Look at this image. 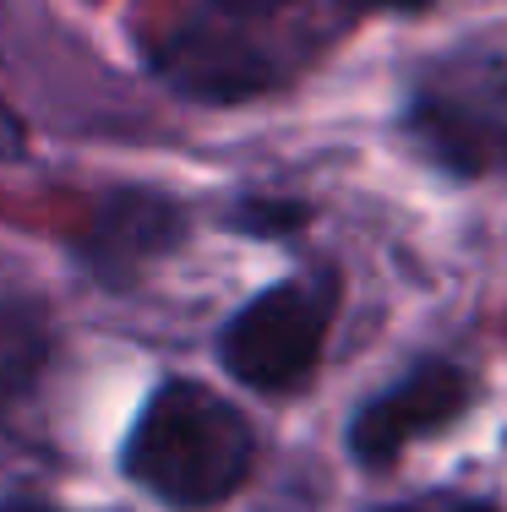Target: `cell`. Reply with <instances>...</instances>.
I'll use <instances>...</instances> for the list:
<instances>
[{"label": "cell", "instance_id": "30bf717a", "mask_svg": "<svg viewBox=\"0 0 507 512\" xmlns=\"http://www.w3.org/2000/svg\"><path fill=\"white\" fill-rule=\"evenodd\" d=\"M219 6L229 11V17H268V11L289 6V0H219Z\"/></svg>", "mask_w": 507, "mask_h": 512}, {"label": "cell", "instance_id": "7c38bea8", "mask_svg": "<svg viewBox=\"0 0 507 512\" xmlns=\"http://www.w3.org/2000/svg\"><path fill=\"white\" fill-rule=\"evenodd\" d=\"M366 6H388V11H426L431 0H366Z\"/></svg>", "mask_w": 507, "mask_h": 512}, {"label": "cell", "instance_id": "3957f363", "mask_svg": "<svg viewBox=\"0 0 507 512\" xmlns=\"http://www.w3.org/2000/svg\"><path fill=\"white\" fill-rule=\"evenodd\" d=\"M475 404V382L464 365L453 360H420L409 376H398L382 398L355 409L349 420V453L366 469H388L409 442H426L442 425H453L458 414Z\"/></svg>", "mask_w": 507, "mask_h": 512}, {"label": "cell", "instance_id": "277c9868", "mask_svg": "<svg viewBox=\"0 0 507 512\" xmlns=\"http://www.w3.org/2000/svg\"><path fill=\"white\" fill-rule=\"evenodd\" d=\"M159 71L175 93L202 104H235V99H251V93H268L279 82V60L240 28H229V22L180 28L159 50Z\"/></svg>", "mask_w": 507, "mask_h": 512}, {"label": "cell", "instance_id": "8fae6325", "mask_svg": "<svg viewBox=\"0 0 507 512\" xmlns=\"http://www.w3.org/2000/svg\"><path fill=\"white\" fill-rule=\"evenodd\" d=\"M0 153H22V131H17V120H11V109L0 104Z\"/></svg>", "mask_w": 507, "mask_h": 512}, {"label": "cell", "instance_id": "7a4b0ae2", "mask_svg": "<svg viewBox=\"0 0 507 512\" xmlns=\"http://www.w3.org/2000/svg\"><path fill=\"white\" fill-rule=\"evenodd\" d=\"M338 311V278L333 273H306L262 289L235 322L224 327L219 355L235 382L257 393H289L300 387L322 360L328 327Z\"/></svg>", "mask_w": 507, "mask_h": 512}, {"label": "cell", "instance_id": "9c48e42d", "mask_svg": "<svg viewBox=\"0 0 507 512\" xmlns=\"http://www.w3.org/2000/svg\"><path fill=\"white\" fill-rule=\"evenodd\" d=\"M371 512H502L486 496H464V491H426V496H409V502H388V507H371Z\"/></svg>", "mask_w": 507, "mask_h": 512}, {"label": "cell", "instance_id": "52a82bcc", "mask_svg": "<svg viewBox=\"0 0 507 512\" xmlns=\"http://www.w3.org/2000/svg\"><path fill=\"white\" fill-rule=\"evenodd\" d=\"M44 360H50L44 316L33 306H17V300H0V404L28 393Z\"/></svg>", "mask_w": 507, "mask_h": 512}, {"label": "cell", "instance_id": "4fadbf2b", "mask_svg": "<svg viewBox=\"0 0 507 512\" xmlns=\"http://www.w3.org/2000/svg\"><path fill=\"white\" fill-rule=\"evenodd\" d=\"M0 512H50V507H33V502H11V507H0Z\"/></svg>", "mask_w": 507, "mask_h": 512}, {"label": "cell", "instance_id": "6da1fadb", "mask_svg": "<svg viewBox=\"0 0 507 512\" xmlns=\"http://www.w3.org/2000/svg\"><path fill=\"white\" fill-rule=\"evenodd\" d=\"M257 458L246 414L202 382H164L126 442V474L169 507H213L235 496Z\"/></svg>", "mask_w": 507, "mask_h": 512}, {"label": "cell", "instance_id": "ba28073f", "mask_svg": "<svg viewBox=\"0 0 507 512\" xmlns=\"http://www.w3.org/2000/svg\"><path fill=\"white\" fill-rule=\"evenodd\" d=\"M311 207L306 202H279V197H251L235 207V218L229 224L246 229V235H295V229H306Z\"/></svg>", "mask_w": 507, "mask_h": 512}, {"label": "cell", "instance_id": "5b68a950", "mask_svg": "<svg viewBox=\"0 0 507 512\" xmlns=\"http://www.w3.org/2000/svg\"><path fill=\"white\" fill-rule=\"evenodd\" d=\"M186 235L180 207L159 191H115L93 207L88 240H82V262L104 278V284H131L148 262Z\"/></svg>", "mask_w": 507, "mask_h": 512}, {"label": "cell", "instance_id": "8992f818", "mask_svg": "<svg viewBox=\"0 0 507 512\" xmlns=\"http://www.w3.org/2000/svg\"><path fill=\"white\" fill-rule=\"evenodd\" d=\"M404 131L420 148V158L453 180H486L507 169V120L486 115V109L426 93L404 109Z\"/></svg>", "mask_w": 507, "mask_h": 512}]
</instances>
